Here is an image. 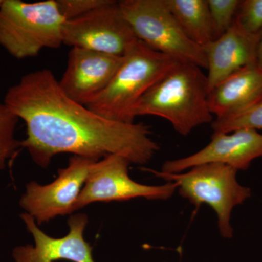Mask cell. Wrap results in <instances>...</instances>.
Returning <instances> with one entry per match:
<instances>
[{
    "mask_svg": "<svg viewBox=\"0 0 262 262\" xmlns=\"http://www.w3.org/2000/svg\"><path fill=\"white\" fill-rule=\"evenodd\" d=\"M122 61V56L72 48L58 81L60 89L72 101L87 106L106 89Z\"/></svg>",
    "mask_w": 262,
    "mask_h": 262,
    "instance_id": "7c38bea8",
    "label": "cell"
},
{
    "mask_svg": "<svg viewBox=\"0 0 262 262\" xmlns=\"http://www.w3.org/2000/svg\"><path fill=\"white\" fill-rule=\"evenodd\" d=\"M24 225L32 234L34 245L17 246L12 256L15 262H95L93 247L84 239L89 218L84 213L71 215L69 232L64 237L55 238L45 233L28 213L20 215Z\"/></svg>",
    "mask_w": 262,
    "mask_h": 262,
    "instance_id": "30bf717a",
    "label": "cell"
},
{
    "mask_svg": "<svg viewBox=\"0 0 262 262\" xmlns=\"http://www.w3.org/2000/svg\"><path fill=\"white\" fill-rule=\"evenodd\" d=\"M136 37L155 51L207 70L204 50L187 37L165 0L119 2Z\"/></svg>",
    "mask_w": 262,
    "mask_h": 262,
    "instance_id": "8992f818",
    "label": "cell"
},
{
    "mask_svg": "<svg viewBox=\"0 0 262 262\" xmlns=\"http://www.w3.org/2000/svg\"><path fill=\"white\" fill-rule=\"evenodd\" d=\"M160 262H168V261H160Z\"/></svg>",
    "mask_w": 262,
    "mask_h": 262,
    "instance_id": "603a6c76",
    "label": "cell"
},
{
    "mask_svg": "<svg viewBox=\"0 0 262 262\" xmlns=\"http://www.w3.org/2000/svg\"><path fill=\"white\" fill-rule=\"evenodd\" d=\"M94 162L72 156L68 165L58 170V177L51 184L28 183L19 202L22 209L32 216L37 225L59 215L72 214Z\"/></svg>",
    "mask_w": 262,
    "mask_h": 262,
    "instance_id": "9c48e42d",
    "label": "cell"
},
{
    "mask_svg": "<svg viewBox=\"0 0 262 262\" xmlns=\"http://www.w3.org/2000/svg\"><path fill=\"white\" fill-rule=\"evenodd\" d=\"M262 157V134L253 129H238L213 134L208 145L194 154L168 160L160 171L179 173L196 165L222 163L237 170H246L256 158Z\"/></svg>",
    "mask_w": 262,
    "mask_h": 262,
    "instance_id": "8fae6325",
    "label": "cell"
},
{
    "mask_svg": "<svg viewBox=\"0 0 262 262\" xmlns=\"http://www.w3.org/2000/svg\"><path fill=\"white\" fill-rule=\"evenodd\" d=\"M256 65L262 70V31L260 33L256 48Z\"/></svg>",
    "mask_w": 262,
    "mask_h": 262,
    "instance_id": "44dd1931",
    "label": "cell"
},
{
    "mask_svg": "<svg viewBox=\"0 0 262 262\" xmlns=\"http://www.w3.org/2000/svg\"><path fill=\"white\" fill-rule=\"evenodd\" d=\"M179 62L138 39L122 56L106 89L86 107L108 120L133 123L139 100Z\"/></svg>",
    "mask_w": 262,
    "mask_h": 262,
    "instance_id": "3957f363",
    "label": "cell"
},
{
    "mask_svg": "<svg viewBox=\"0 0 262 262\" xmlns=\"http://www.w3.org/2000/svg\"><path fill=\"white\" fill-rule=\"evenodd\" d=\"M4 103L27 126L20 145L41 168L57 155L98 161L121 155L131 163H149L160 150L144 123L112 121L72 101L60 89L51 70L24 75L7 91Z\"/></svg>",
    "mask_w": 262,
    "mask_h": 262,
    "instance_id": "6da1fadb",
    "label": "cell"
},
{
    "mask_svg": "<svg viewBox=\"0 0 262 262\" xmlns=\"http://www.w3.org/2000/svg\"><path fill=\"white\" fill-rule=\"evenodd\" d=\"M108 0H56L57 6L65 20L87 14L106 4Z\"/></svg>",
    "mask_w": 262,
    "mask_h": 262,
    "instance_id": "ffe728a7",
    "label": "cell"
},
{
    "mask_svg": "<svg viewBox=\"0 0 262 262\" xmlns=\"http://www.w3.org/2000/svg\"><path fill=\"white\" fill-rule=\"evenodd\" d=\"M18 121V117L4 101H0V170L5 168L8 160L13 159L21 147L15 136Z\"/></svg>",
    "mask_w": 262,
    "mask_h": 262,
    "instance_id": "2e32d148",
    "label": "cell"
},
{
    "mask_svg": "<svg viewBox=\"0 0 262 262\" xmlns=\"http://www.w3.org/2000/svg\"><path fill=\"white\" fill-rule=\"evenodd\" d=\"M259 35L244 32L233 24L221 37L203 47L207 60L208 91L248 66L256 65Z\"/></svg>",
    "mask_w": 262,
    "mask_h": 262,
    "instance_id": "4fadbf2b",
    "label": "cell"
},
{
    "mask_svg": "<svg viewBox=\"0 0 262 262\" xmlns=\"http://www.w3.org/2000/svg\"><path fill=\"white\" fill-rule=\"evenodd\" d=\"M65 20L56 0L24 3L4 0L0 7V46L16 59L37 56L63 42Z\"/></svg>",
    "mask_w": 262,
    "mask_h": 262,
    "instance_id": "277c9868",
    "label": "cell"
},
{
    "mask_svg": "<svg viewBox=\"0 0 262 262\" xmlns=\"http://www.w3.org/2000/svg\"><path fill=\"white\" fill-rule=\"evenodd\" d=\"M215 39L221 37L234 23L239 0H207Z\"/></svg>",
    "mask_w": 262,
    "mask_h": 262,
    "instance_id": "ac0fdd59",
    "label": "cell"
},
{
    "mask_svg": "<svg viewBox=\"0 0 262 262\" xmlns=\"http://www.w3.org/2000/svg\"><path fill=\"white\" fill-rule=\"evenodd\" d=\"M184 34L201 48L214 40L207 0H165Z\"/></svg>",
    "mask_w": 262,
    "mask_h": 262,
    "instance_id": "9a60e30c",
    "label": "cell"
},
{
    "mask_svg": "<svg viewBox=\"0 0 262 262\" xmlns=\"http://www.w3.org/2000/svg\"><path fill=\"white\" fill-rule=\"evenodd\" d=\"M144 170L174 183L179 194L198 208L202 204L208 205L216 214L221 236L226 239L233 237L232 212L251 196V189L241 185L237 181L238 170L222 163L196 165L179 173Z\"/></svg>",
    "mask_w": 262,
    "mask_h": 262,
    "instance_id": "5b68a950",
    "label": "cell"
},
{
    "mask_svg": "<svg viewBox=\"0 0 262 262\" xmlns=\"http://www.w3.org/2000/svg\"><path fill=\"white\" fill-rule=\"evenodd\" d=\"M207 76L193 63L179 61L146 93L134 110V117L151 115L165 119L180 135L212 123Z\"/></svg>",
    "mask_w": 262,
    "mask_h": 262,
    "instance_id": "7a4b0ae2",
    "label": "cell"
},
{
    "mask_svg": "<svg viewBox=\"0 0 262 262\" xmlns=\"http://www.w3.org/2000/svg\"><path fill=\"white\" fill-rule=\"evenodd\" d=\"M233 24L248 34L259 35L262 31V0L241 1Z\"/></svg>",
    "mask_w": 262,
    "mask_h": 262,
    "instance_id": "d6986e66",
    "label": "cell"
},
{
    "mask_svg": "<svg viewBox=\"0 0 262 262\" xmlns=\"http://www.w3.org/2000/svg\"><path fill=\"white\" fill-rule=\"evenodd\" d=\"M3 1H4V0H0V7H1L2 4H3Z\"/></svg>",
    "mask_w": 262,
    "mask_h": 262,
    "instance_id": "7402d4cb",
    "label": "cell"
},
{
    "mask_svg": "<svg viewBox=\"0 0 262 262\" xmlns=\"http://www.w3.org/2000/svg\"><path fill=\"white\" fill-rule=\"evenodd\" d=\"M62 34L63 45L117 56H123L139 39L119 2L113 0L79 18L65 20Z\"/></svg>",
    "mask_w": 262,
    "mask_h": 262,
    "instance_id": "ba28073f",
    "label": "cell"
},
{
    "mask_svg": "<svg viewBox=\"0 0 262 262\" xmlns=\"http://www.w3.org/2000/svg\"><path fill=\"white\" fill-rule=\"evenodd\" d=\"M130 164L127 158L118 155H108L94 162L75 211L96 202L127 201L138 198L166 201L177 190V186L173 182L163 185H146L135 182L129 176Z\"/></svg>",
    "mask_w": 262,
    "mask_h": 262,
    "instance_id": "52a82bcc",
    "label": "cell"
},
{
    "mask_svg": "<svg viewBox=\"0 0 262 262\" xmlns=\"http://www.w3.org/2000/svg\"><path fill=\"white\" fill-rule=\"evenodd\" d=\"M262 98V70L248 66L211 90L208 94L210 111L215 119L225 118L251 107Z\"/></svg>",
    "mask_w": 262,
    "mask_h": 262,
    "instance_id": "5bb4252c",
    "label": "cell"
},
{
    "mask_svg": "<svg viewBox=\"0 0 262 262\" xmlns=\"http://www.w3.org/2000/svg\"><path fill=\"white\" fill-rule=\"evenodd\" d=\"M213 134H224L238 129L262 130V98L252 106L225 118L215 119L211 123Z\"/></svg>",
    "mask_w": 262,
    "mask_h": 262,
    "instance_id": "e0dca14e",
    "label": "cell"
}]
</instances>
